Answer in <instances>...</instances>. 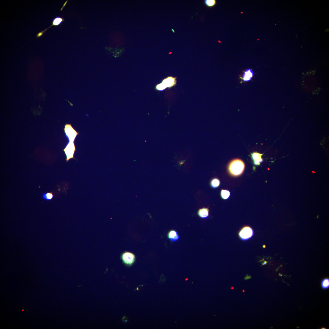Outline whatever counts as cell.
<instances>
[{"label": "cell", "mask_w": 329, "mask_h": 329, "mask_svg": "<svg viewBox=\"0 0 329 329\" xmlns=\"http://www.w3.org/2000/svg\"><path fill=\"white\" fill-rule=\"evenodd\" d=\"M65 21V20L64 18L61 17L60 16H57L53 20L52 22V25L48 28H47L45 30H43L42 32H39L37 34L36 37L39 38L41 37L43 35L44 33L46 31L50 28L52 26H58L61 24V23Z\"/></svg>", "instance_id": "cell-6"}, {"label": "cell", "mask_w": 329, "mask_h": 329, "mask_svg": "<svg viewBox=\"0 0 329 329\" xmlns=\"http://www.w3.org/2000/svg\"><path fill=\"white\" fill-rule=\"evenodd\" d=\"M245 167V164L241 160L235 159L230 162L228 167V170L232 176L238 177L243 173Z\"/></svg>", "instance_id": "cell-1"}, {"label": "cell", "mask_w": 329, "mask_h": 329, "mask_svg": "<svg viewBox=\"0 0 329 329\" xmlns=\"http://www.w3.org/2000/svg\"><path fill=\"white\" fill-rule=\"evenodd\" d=\"M254 75V72L252 69H247L242 74V79L244 82H249L252 80Z\"/></svg>", "instance_id": "cell-8"}, {"label": "cell", "mask_w": 329, "mask_h": 329, "mask_svg": "<svg viewBox=\"0 0 329 329\" xmlns=\"http://www.w3.org/2000/svg\"><path fill=\"white\" fill-rule=\"evenodd\" d=\"M230 192L228 190L222 189L221 192L222 198L224 200L228 199L230 197Z\"/></svg>", "instance_id": "cell-13"}, {"label": "cell", "mask_w": 329, "mask_h": 329, "mask_svg": "<svg viewBox=\"0 0 329 329\" xmlns=\"http://www.w3.org/2000/svg\"><path fill=\"white\" fill-rule=\"evenodd\" d=\"M253 234V230L249 226H246L241 230L239 234L242 240H246L252 238Z\"/></svg>", "instance_id": "cell-4"}, {"label": "cell", "mask_w": 329, "mask_h": 329, "mask_svg": "<svg viewBox=\"0 0 329 329\" xmlns=\"http://www.w3.org/2000/svg\"><path fill=\"white\" fill-rule=\"evenodd\" d=\"M64 130L66 136L69 141L74 142L76 137L79 135V133L75 130L70 124H66Z\"/></svg>", "instance_id": "cell-2"}, {"label": "cell", "mask_w": 329, "mask_h": 329, "mask_svg": "<svg viewBox=\"0 0 329 329\" xmlns=\"http://www.w3.org/2000/svg\"><path fill=\"white\" fill-rule=\"evenodd\" d=\"M262 154L257 152H254L252 154V157L255 165H259L263 161L262 158Z\"/></svg>", "instance_id": "cell-9"}, {"label": "cell", "mask_w": 329, "mask_h": 329, "mask_svg": "<svg viewBox=\"0 0 329 329\" xmlns=\"http://www.w3.org/2000/svg\"><path fill=\"white\" fill-rule=\"evenodd\" d=\"M204 3L207 6L211 7L215 5L216 2L215 0H205Z\"/></svg>", "instance_id": "cell-16"}, {"label": "cell", "mask_w": 329, "mask_h": 329, "mask_svg": "<svg viewBox=\"0 0 329 329\" xmlns=\"http://www.w3.org/2000/svg\"><path fill=\"white\" fill-rule=\"evenodd\" d=\"M322 288L323 289H326L329 287V279L328 278L324 279L323 280L321 283Z\"/></svg>", "instance_id": "cell-15"}, {"label": "cell", "mask_w": 329, "mask_h": 329, "mask_svg": "<svg viewBox=\"0 0 329 329\" xmlns=\"http://www.w3.org/2000/svg\"><path fill=\"white\" fill-rule=\"evenodd\" d=\"M53 197V195L52 192L44 193L43 195V199L47 201H50L52 200Z\"/></svg>", "instance_id": "cell-14"}, {"label": "cell", "mask_w": 329, "mask_h": 329, "mask_svg": "<svg viewBox=\"0 0 329 329\" xmlns=\"http://www.w3.org/2000/svg\"><path fill=\"white\" fill-rule=\"evenodd\" d=\"M197 214L200 218L205 219L207 218L209 215V210L208 208H203L199 209L198 211Z\"/></svg>", "instance_id": "cell-11"}, {"label": "cell", "mask_w": 329, "mask_h": 329, "mask_svg": "<svg viewBox=\"0 0 329 329\" xmlns=\"http://www.w3.org/2000/svg\"><path fill=\"white\" fill-rule=\"evenodd\" d=\"M167 237L172 242H176L179 239L177 232L174 230H170L168 233Z\"/></svg>", "instance_id": "cell-10"}, {"label": "cell", "mask_w": 329, "mask_h": 329, "mask_svg": "<svg viewBox=\"0 0 329 329\" xmlns=\"http://www.w3.org/2000/svg\"><path fill=\"white\" fill-rule=\"evenodd\" d=\"M233 288H233V287H231V289H233Z\"/></svg>", "instance_id": "cell-18"}, {"label": "cell", "mask_w": 329, "mask_h": 329, "mask_svg": "<svg viewBox=\"0 0 329 329\" xmlns=\"http://www.w3.org/2000/svg\"><path fill=\"white\" fill-rule=\"evenodd\" d=\"M220 180L217 178H214L211 180L210 182L211 186L213 188H216L220 186Z\"/></svg>", "instance_id": "cell-12"}, {"label": "cell", "mask_w": 329, "mask_h": 329, "mask_svg": "<svg viewBox=\"0 0 329 329\" xmlns=\"http://www.w3.org/2000/svg\"><path fill=\"white\" fill-rule=\"evenodd\" d=\"M245 291L244 290H243V291H242V292H244Z\"/></svg>", "instance_id": "cell-19"}, {"label": "cell", "mask_w": 329, "mask_h": 329, "mask_svg": "<svg viewBox=\"0 0 329 329\" xmlns=\"http://www.w3.org/2000/svg\"><path fill=\"white\" fill-rule=\"evenodd\" d=\"M76 150L74 142H69L63 150L66 156V160L67 162L71 159L76 160L74 156Z\"/></svg>", "instance_id": "cell-3"}, {"label": "cell", "mask_w": 329, "mask_h": 329, "mask_svg": "<svg viewBox=\"0 0 329 329\" xmlns=\"http://www.w3.org/2000/svg\"><path fill=\"white\" fill-rule=\"evenodd\" d=\"M177 77L172 76H169L164 78L162 82L164 87L166 89L168 88L169 89L173 88L177 85Z\"/></svg>", "instance_id": "cell-5"}, {"label": "cell", "mask_w": 329, "mask_h": 329, "mask_svg": "<svg viewBox=\"0 0 329 329\" xmlns=\"http://www.w3.org/2000/svg\"><path fill=\"white\" fill-rule=\"evenodd\" d=\"M172 32H174V33H175V32H174V29H172Z\"/></svg>", "instance_id": "cell-17"}, {"label": "cell", "mask_w": 329, "mask_h": 329, "mask_svg": "<svg viewBox=\"0 0 329 329\" xmlns=\"http://www.w3.org/2000/svg\"><path fill=\"white\" fill-rule=\"evenodd\" d=\"M121 258L125 264L131 265L134 262L135 257L134 254L130 252H126L122 254Z\"/></svg>", "instance_id": "cell-7"}]
</instances>
